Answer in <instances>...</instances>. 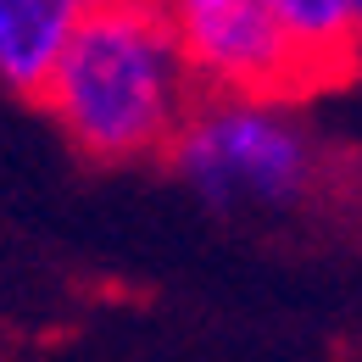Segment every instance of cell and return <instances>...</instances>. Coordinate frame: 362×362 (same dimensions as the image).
<instances>
[{
  "instance_id": "cell-1",
  "label": "cell",
  "mask_w": 362,
  "mask_h": 362,
  "mask_svg": "<svg viewBox=\"0 0 362 362\" xmlns=\"http://www.w3.org/2000/svg\"><path fill=\"white\" fill-rule=\"evenodd\" d=\"M40 100L84 156L145 162L168 156L201 84L162 0H95L40 84Z\"/></svg>"
},
{
  "instance_id": "cell-2",
  "label": "cell",
  "mask_w": 362,
  "mask_h": 362,
  "mask_svg": "<svg viewBox=\"0 0 362 362\" xmlns=\"http://www.w3.org/2000/svg\"><path fill=\"white\" fill-rule=\"evenodd\" d=\"M168 156L218 212H290L323 189V151L290 95H201Z\"/></svg>"
},
{
  "instance_id": "cell-3",
  "label": "cell",
  "mask_w": 362,
  "mask_h": 362,
  "mask_svg": "<svg viewBox=\"0 0 362 362\" xmlns=\"http://www.w3.org/2000/svg\"><path fill=\"white\" fill-rule=\"evenodd\" d=\"M201 95H296L313 84L279 0H162Z\"/></svg>"
},
{
  "instance_id": "cell-4",
  "label": "cell",
  "mask_w": 362,
  "mask_h": 362,
  "mask_svg": "<svg viewBox=\"0 0 362 362\" xmlns=\"http://www.w3.org/2000/svg\"><path fill=\"white\" fill-rule=\"evenodd\" d=\"M95 0H0V84L40 95Z\"/></svg>"
},
{
  "instance_id": "cell-5",
  "label": "cell",
  "mask_w": 362,
  "mask_h": 362,
  "mask_svg": "<svg viewBox=\"0 0 362 362\" xmlns=\"http://www.w3.org/2000/svg\"><path fill=\"white\" fill-rule=\"evenodd\" d=\"M279 17L290 23L313 84L346 73L357 62V34H351V17H346V0H279Z\"/></svg>"
},
{
  "instance_id": "cell-6",
  "label": "cell",
  "mask_w": 362,
  "mask_h": 362,
  "mask_svg": "<svg viewBox=\"0 0 362 362\" xmlns=\"http://www.w3.org/2000/svg\"><path fill=\"white\" fill-rule=\"evenodd\" d=\"M346 17H351V34H357V56H362V0H346Z\"/></svg>"
}]
</instances>
